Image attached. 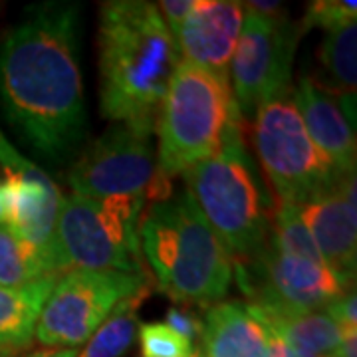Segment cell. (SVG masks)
<instances>
[{"label": "cell", "instance_id": "cell-3", "mask_svg": "<svg viewBox=\"0 0 357 357\" xmlns=\"http://www.w3.org/2000/svg\"><path fill=\"white\" fill-rule=\"evenodd\" d=\"M139 244L157 286L177 304L211 307L229 294L234 264L185 189L145 206Z\"/></svg>", "mask_w": 357, "mask_h": 357}, {"label": "cell", "instance_id": "cell-5", "mask_svg": "<svg viewBox=\"0 0 357 357\" xmlns=\"http://www.w3.org/2000/svg\"><path fill=\"white\" fill-rule=\"evenodd\" d=\"M241 129L230 79L181 60L157 115V165L165 178L203 163Z\"/></svg>", "mask_w": 357, "mask_h": 357}, {"label": "cell", "instance_id": "cell-1", "mask_svg": "<svg viewBox=\"0 0 357 357\" xmlns=\"http://www.w3.org/2000/svg\"><path fill=\"white\" fill-rule=\"evenodd\" d=\"M82 6L44 2L0 40V109L40 159L62 165L88 133L79 66Z\"/></svg>", "mask_w": 357, "mask_h": 357}, {"label": "cell", "instance_id": "cell-6", "mask_svg": "<svg viewBox=\"0 0 357 357\" xmlns=\"http://www.w3.org/2000/svg\"><path fill=\"white\" fill-rule=\"evenodd\" d=\"M145 199L62 197L58 215V248L64 270H112L143 274L139 220Z\"/></svg>", "mask_w": 357, "mask_h": 357}, {"label": "cell", "instance_id": "cell-20", "mask_svg": "<svg viewBox=\"0 0 357 357\" xmlns=\"http://www.w3.org/2000/svg\"><path fill=\"white\" fill-rule=\"evenodd\" d=\"M46 276H60V272L34 244L0 222V286L20 288Z\"/></svg>", "mask_w": 357, "mask_h": 357}, {"label": "cell", "instance_id": "cell-7", "mask_svg": "<svg viewBox=\"0 0 357 357\" xmlns=\"http://www.w3.org/2000/svg\"><path fill=\"white\" fill-rule=\"evenodd\" d=\"M159 173L153 131L112 123L91 141L70 167L66 183L84 199H145L171 195V185Z\"/></svg>", "mask_w": 357, "mask_h": 357}, {"label": "cell", "instance_id": "cell-2", "mask_svg": "<svg viewBox=\"0 0 357 357\" xmlns=\"http://www.w3.org/2000/svg\"><path fill=\"white\" fill-rule=\"evenodd\" d=\"M100 107L112 123L153 131L171 77L177 42L159 8L145 0H109L100 8Z\"/></svg>", "mask_w": 357, "mask_h": 357}, {"label": "cell", "instance_id": "cell-15", "mask_svg": "<svg viewBox=\"0 0 357 357\" xmlns=\"http://www.w3.org/2000/svg\"><path fill=\"white\" fill-rule=\"evenodd\" d=\"M292 102L306 126L307 135L333 169L340 175L356 173V133L342 105L307 76L298 79Z\"/></svg>", "mask_w": 357, "mask_h": 357}, {"label": "cell", "instance_id": "cell-26", "mask_svg": "<svg viewBox=\"0 0 357 357\" xmlns=\"http://www.w3.org/2000/svg\"><path fill=\"white\" fill-rule=\"evenodd\" d=\"M342 330H357V296L356 290H347L344 296L333 300L330 306L324 310Z\"/></svg>", "mask_w": 357, "mask_h": 357}, {"label": "cell", "instance_id": "cell-28", "mask_svg": "<svg viewBox=\"0 0 357 357\" xmlns=\"http://www.w3.org/2000/svg\"><path fill=\"white\" fill-rule=\"evenodd\" d=\"M333 357H357V330H342V342Z\"/></svg>", "mask_w": 357, "mask_h": 357}, {"label": "cell", "instance_id": "cell-8", "mask_svg": "<svg viewBox=\"0 0 357 357\" xmlns=\"http://www.w3.org/2000/svg\"><path fill=\"white\" fill-rule=\"evenodd\" d=\"M252 143L280 203L300 206L344 177L307 135L292 93L256 109Z\"/></svg>", "mask_w": 357, "mask_h": 357}, {"label": "cell", "instance_id": "cell-16", "mask_svg": "<svg viewBox=\"0 0 357 357\" xmlns=\"http://www.w3.org/2000/svg\"><path fill=\"white\" fill-rule=\"evenodd\" d=\"M270 330L248 302L229 300L208 307L203 321L201 357H264Z\"/></svg>", "mask_w": 357, "mask_h": 357}, {"label": "cell", "instance_id": "cell-9", "mask_svg": "<svg viewBox=\"0 0 357 357\" xmlns=\"http://www.w3.org/2000/svg\"><path fill=\"white\" fill-rule=\"evenodd\" d=\"M143 286H147L145 274L72 268L54 284L34 337L44 347L77 349L121 300Z\"/></svg>", "mask_w": 357, "mask_h": 357}, {"label": "cell", "instance_id": "cell-31", "mask_svg": "<svg viewBox=\"0 0 357 357\" xmlns=\"http://www.w3.org/2000/svg\"><path fill=\"white\" fill-rule=\"evenodd\" d=\"M0 192H2V175H0ZM0 222H2V201H0Z\"/></svg>", "mask_w": 357, "mask_h": 357}, {"label": "cell", "instance_id": "cell-12", "mask_svg": "<svg viewBox=\"0 0 357 357\" xmlns=\"http://www.w3.org/2000/svg\"><path fill=\"white\" fill-rule=\"evenodd\" d=\"M0 175H2V222L34 244L64 274L56 229L62 206V191L54 178L16 151L0 131Z\"/></svg>", "mask_w": 357, "mask_h": 357}, {"label": "cell", "instance_id": "cell-30", "mask_svg": "<svg viewBox=\"0 0 357 357\" xmlns=\"http://www.w3.org/2000/svg\"><path fill=\"white\" fill-rule=\"evenodd\" d=\"M77 349H68V347H42L38 351H32L26 357H76Z\"/></svg>", "mask_w": 357, "mask_h": 357}, {"label": "cell", "instance_id": "cell-32", "mask_svg": "<svg viewBox=\"0 0 357 357\" xmlns=\"http://www.w3.org/2000/svg\"><path fill=\"white\" fill-rule=\"evenodd\" d=\"M292 357H333V356H296V354H292Z\"/></svg>", "mask_w": 357, "mask_h": 357}, {"label": "cell", "instance_id": "cell-11", "mask_svg": "<svg viewBox=\"0 0 357 357\" xmlns=\"http://www.w3.org/2000/svg\"><path fill=\"white\" fill-rule=\"evenodd\" d=\"M238 276L260 316L319 312L349 290V282L330 266L280 252L272 241L255 262L241 266Z\"/></svg>", "mask_w": 357, "mask_h": 357}, {"label": "cell", "instance_id": "cell-17", "mask_svg": "<svg viewBox=\"0 0 357 357\" xmlns=\"http://www.w3.org/2000/svg\"><path fill=\"white\" fill-rule=\"evenodd\" d=\"M58 278L46 276L20 288L0 286V356H13L30 347L42 307Z\"/></svg>", "mask_w": 357, "mask_h": 357}, {"label": "cell", "instance_id": "cell-4", "mask_svg": "<svg viewBox=\"0 0 357 357\" xmlns=\"http://www.w3.org/2000/svg\"><path fill=\"white\" fill-rule=\"evenodd\" d=\"M208 227L229 252L232 264L246 266L270 243L266 189L248 153L243 128L236 129L217 153L183 175Z\"/></svg>", "mask_w": 357, "mask_h": 357}, {"label": "cell", "instance_id": "cell-13", "mask_svg": "<svg viewBox=\"0 0 357 357\" xmlns=\"http://www.w3.org/2000/svg\"><path fill=\"white\" fill-rule=\"evenodd\" d=\"M356 204V173H349L298 206L324 262L349 284L357 266Z\"/></svg>", "mask_w": 357, "mask_h": 357}, {"label": "cell", "instance_id": "cell-19", "mask_svg": "<svg viewBox=\"0 0 357 357\" xmlns=\"http://www.w3.org/2000/svg\"><path fill=\"white\" fill-rule=\"evenodd\" d=\"M151 292V286H143L141 290L121 300L114 312L105 318L102 326L91 333L86 344L82 345V351L76 357H121L135 342V335L139 332V307L147 300Z\"/></svg>", "mask_w": 357, "mask_h": 357}, {"label": "cell", "instance_id": "cell-10", "mask_svg": "<svg viewBox=\"0 0 357 357\" xmlns=\"http://www.w3.org/2000/svg\"><path fill=\"white\" fill-rule=\"evenodd\" d=\"M302 36L288 13L260 16L244 8V22L229 70L241 115L252 117L262 103L292 93L294 54Z\"/></svg>", "mask_w": 357, "mask_h": 357}, {"label": "cell", "instance_id": "cell-18", "mask_svg": "<svg viewBox=\"0 0 357 357\" xmlns=\"http://www.w3.org/2000/svg\"><path fill=\"white\" fill-rule=\"evenodd\" d=\"M272 335L296 356H333L342 342V328L324 310L260 316Z\"/></svg>", "mask_w": 357, "mask_h": 357}, {"label": "cell", "instance_id": "cell-33", "mask_svg": "<svg viewBox=\"0 0 357 357\" xmlns=\"http://www.w3.org/2000/svg\"><path fill=\"white\" fill-rule=\"evenodd\" d=\"M191 357H201V354H199V351H197V349H195V354H192Z\"/></svg>", "mask_w": 357, "mask_h": 357}, {"label": "cell", "instance_id": "cell-25", "mask_svg": "<svg viewBox=\"0 0 357 357\" xmlns=\"http://www.w3.org/2000/svg\"><path fill=\"white\" fill-rule=\"evenodd\" d=\"M165 324L173 332H177L185 340H189L191 344L197 342V340H201V335H203V319L197 318L191 310L171 307L167 312Z\"/></svg>", "mask_w": 357, "mask_h": 357}, {"label": "cell", "instance_id": "cell-24", "mask_svg": "<svg viewBox=\"0 0 357 357\" xmlns=\"http://www.w3.org/2000/svg\"><path fill=\"white\" fill-rule=\"evenodd\" d=\"M357 18V4L351 0H314L307 4L306 16L300 22L302 34L312 28H324L326 32Z\"/></svg>", "mask_w": 357, "mask_h": 357}, {"label": "cell", "instance_id": "cell-14", "mask_svg": "<svg viewBox=\"0 0 357 357\" xmlns=\"http://www.w3.org/2000/svg\"><path fill=\"white\" fill-rule=\"evenodd\" d=\"M244 22V4L234 0H195L175 32L178 56L189 64L229 79L230 60Z\"/></svg>", "mask_w": 357, "mask_h": 357}, {"label": "cell", "instance_id": "cell-34", "mask_svg": "<svg viewBox=\"0 0 357 357\" xmlns=\"http://www.w3.org/2000/svg\"><path fill=\"white\" fill-rule=\"evenodd\" d=\"M0 357H2V356H0Z\"/></svg>", "mask_w": 357, "mask_h": 357}, {"label": "cell", "instance_id": "cell-27", "mask_svg": "<svg viewBox=\"0 0 357 357\" xmlns=\"http://www.w3.org/2000/svg\"><path fill=\"white\" fill-rule=\"evenodd\" d=\"M159 14L163 18V22L169 28V32L175 36V32L178 30V26L187 20V16L192 13L195 8V0H163L157 4Z\"/></svg>", "mask_w": 357, "mask_h": 357}, {"label": "cell", "instance_id": "cell-22", "mask_svg": "<svg viewBox=\"0 0 357 357\" xmlns=\"http://www.w3.org/2000/svg\"><path fill=\"white\" fill-rule=\"evenodd\" d=\"M270 241L280 252L306 258L318 264H326L296 204L278 201L274 208V218H272Z\"/></svg>", "mask_w": 357, "mask_h": 357}, {"label": "cell", "instance_id": "cell-23", "mask_svg": "<svg viewBox=\"0 0 357 357\" xmlns=\"http://www.w3.org/2000/svg\"><path fill=\"white\" fill-rule=\"evenodd\" d=\"M143 357H191L195 347L189 340L173 332L165 321H151L139 328Z\"/></svg>", "mask_w": 357, "mask_h": 357}, {"label": "cell", "instance_id": "cell-29", "mask_svg": "<svg viewBox=\"0 0 357 357\" xmlns=\"http://www.w3.org/2000/svg\"><path fill=\"white\" fill-rule=\"evenodd\" d=\"M264 357H292V351H290V347L284 344L282 340H278L276 335L270 333V342H268Z\"/></svg>", "mask_w": 357, "mask_h": 357}, {"label": "cell", "instance_id": "cell-21", "mask_svg": "<svg viewBox=\"0 0 357 357\" xmlns=\"http://www.w3.org/2000/svg\"><path fill=\"white\" fill-rule=\"evenodd\" d=\"M319 62L328 70L335 86L342 89L345 114L349 109V102H356L357 20L335 26L326 32L319 48Z\"/></svg>", "mask_w": 357, "mask_h": 357}]
</instances>
